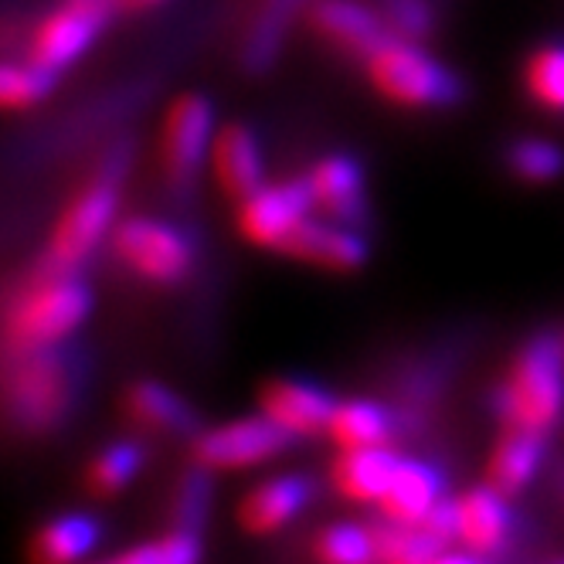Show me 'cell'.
Here are the masks:
<instances>
[{"mask_svg":"<svg viewBox=\"0 0 564 564\" xmlns=\"http://www.w3.org/2000/svg\"><path fill=\"white\" fill-rule=\"evenodd\" d=\"M127 412L153 432H167V435L197 432V415L191 412V405H184L171 388L153 384V381L133 384L127 391Z\"/></svg>","mask_w":564,"mask_h":564,"instance_id":"21","label":"cell"},{"mask_svg":"<svg viewBox=\"0 0 564 564\" xmlns=\"http://www.w3.org/2000/svg\"><path fill=\"white\" fill-rule=\"evenodd\" d=\"M551 564H564V557H557V561H551Z\"/></svg>","mask_w":564,"mask_h":564,"instance_id":"35","label":"cell"},{"mask_svg":"<svg viewBox=\"0 0 564 564\" xmlns=\"http://www.w3.org/2000/svg\"><path fill=\"white\" fill-rule=\"evenodd\" d=\"M93 293L75 272L42 269L8 306V354L55 347L89 316Z\"/></svg>","mask_w":564,"mask_h":564,"instance_id":"1","label":"cell"},{"mask_svg":"<svg viewBox=\"0 0 564 564\" xmlns=\"http://www.w3.org/2000/svg\"><path fill=\"white\" fill-rule=\"evenodd\" d=\"M78 365L72 354L42 347L8 354V415L24 432L52 429L75 401Z\"/></svg>","mask_w":564,"mask_h":564,"instance_id":"4","label":"cell"},{"mask_svg":"<svg viewBox=\"0 0 564 564\" xmlns=\"http://www.w3.org/2000/svg\"><path fill=\"white\" fill-rule=\"evenodd\" d=\"M384 4V21L391 24L394 34L401 37H425L435 24L429 0H381Z\"/></svg>","mask_w":564,"mask_h":564,"instance_id":"32","label":"cell"},{"mask_svg":"<svg viewBox=\"0 0 564 564\" xmlns=\"http://www.w3.org/2000/svg\"><path fill=\"white\" fill-rule=\"evenodd\" d=\"M262 412L293 435H313L330 429L337 412L334 398L306 381H272L262 391Z\"/></svg>","mask_w":564,"mask_h":564,"instance_id":"15","label":"cell"},{"mask_svg":"<svg viewBox=\"0 0 564 564\" xmlns=\"http://www.w3.org/2000/svg\"><path fill=\"white\" fill-rule=\"evenodd\" d=\"M112 252L127 269L156 282V286H174L194 265L187 235L160 218H130L116 225Z\"/></svg>","mask_w":564,"mask_h":564,"instance_id":"6","label":"cell"},{"mask_svg":"<svg viewBox=\"0 0 564 564\" xmlns=\"http://www.w3.org/2000/svg\"><path fill=\"white\" fill-rule=\"evenodd\" d=\"M510 171L528 181V184H547L554 177H561L564 171V150L554 140H541V137H528L517 140L507 153Z\"/></svg>","mask_w":564,"mask_h":564,"instance_id":"28","label":"cell"},{"mask_svg":"<svg viewBox=\"0 0 564 564\" xmlns=\"http://www.w3.org/2000/svg\"><path fill=\"white\" fill-rule=\"evenodd\" d=\"M513 534V513L497 487L469 490L459 500V541L473 554H497Z\"/></svg>","mask_w":564,"mask_h":564,"instance_id":"18","label":"cell"},{"mask_svg":"<svg viewBox=\"0 0 564 564\" xmlns=\"http://www.w3.org/2000/svg\"><path fill=\"white\" fill-rule=\"evenodd\" d=\"M296 435L265 419H238L228 425H218L194 442V459L205 469H241L265 463L279 453L290 449Z\"/></svg>","mask_w":564,"mask_h":564,"instance_id":"10","label":"cell"},{"mask_svg":"<svg viewBox=\"0 0 564 564\" xmlns=\"http://www.w3.org/2000/svg\"><path fill=\"white\" fill-rule=\"evenodd\" d=\"M215 106L205 96H181L160 130V167L171 187L184 191L194 184L205 160H212L215 147Z\"/></svg>","mask_w":564,"mask_h":564,"instance_id":"7","label":"cell"},{"mask_svg":"<svg viewBox=\"0 0 564 564\" xmlns=\"http://www.w3.org/2000/svg\"><path fill=\"white\" fill-rule=\"evenodd\" d=\"M310 24L319 37L357 58H368L391 34V24L360 0H316L310 8Z\"/></svg>","mask_w":564,"mask_h":564,"instance_id":"13","label":"cell"},{"mask_svg":"<svg viewBox=\"0 0 564 564\" xmlns=\"http://www.w3.org/2000/svg\"><path fill=\"white\" fill-rule=\"evenodd\" d=\"M429 564H479L476 557H466V554H438L435 561H429Z\"/></svg>","mask_w":564,"mask_h":564,"instance_id":"33","label":"cell"},{"mask_svg":"<svg viewBox=\"0 0 564 564\" xmlns=\"http://www.w3.org/2000/svg\"><path fill=\"white\" fill-rule=\"evenodd\" d=\"M160 0H119V8H127V11H147V8H156Z\"/></svg>","mask_w":564,"mask_h":564,"instance_id":"34","label":"cell"},{"mask_svg":"<svg viewBox=\"0 0 564 564\" xmlns=\"http://www.w3.org/2000/svg\"><path fill=\"white\" fill-rule=\"evenodd\" d=\"M112 8H119V0H62L55 11H48L34 24L28 58L52 72H62L78 55L89 52L102 24L112 18Z\"/></svg>","mask_w":564,"mask_h":564,"instance_id":"8","label":"cell"},{"mask_svg":"<svg viewBox=\"0 0 564 564\" xmlns=\"http://www.w3.org/2000/svg\"><path fill=\"white\" fill-rule=\"evenodd\" d=\"M300 4H303V0H262V11H259L256 24L249 31V42H246L249 68H265L275 58V52L282 45V37H286Z\"/></svg>","mask_w":564,"mask_h":564,"instance_id":"25","label":"cell"},{"mask_svg":"<svg viewBox=\"0 0 564 564\" xmlns=\"http://www.w3.org/2000/svg\"><path fill=\"white\" fill-rule=\"evenodd\" d=\"M306 184L313 194V208L344 221V225H365L368 221V187L365 171L347 153H327L306 171Z\"/></svg>","mask_w":564,"mask_h":564,"instance_id":"11","label":"cell"},{"mask_svg":"<svg viewBox=\"0 0 564 564\" xmlns=\"http://www.w3.org/2000/svg\"><path fill=\"white\" fill-rule=\"evenodd\" d=\"M523 89L541 109L564 112V45H544L528 58Z\"/></svg>","mask_w":564,"mask_h":564,"instance_id":"26","label":"cell"},{"mask_svg":"<svg viewBox=\"0 0 564 564\" xmlns=\"http://www.w3.org/2000/svg\"><path fill=\"white\" fill-rule=\"evenodd\" d=\"M208 503H212V479L205 473V466H194L184 482H181V490H177V507H174V517H177V528L181 531H197L200 523H205L208 517Z\"/></svg>","mask_w":564,"mask_h":564,"instance_id":"30","label":"cell"},{"mask_svg":"<svg viewBox=\"0 0 564 564\" xmlns=\"http://www.w3.org/2000/svg\"><path fill=\"white\" fill-rule=\"evenodd\" d=\"M143 466V446L140 442H116V446L102 449L93 466H89V490L93 494H116L119 487H127V482L140 473Z\"/></svg>","mask_w":564,"mask_h":564,"instance_id":"29","label":"cell"},{"mask_svg":"<svg viewBox=\"0 0 564 564\" xmlns=\"http://www.w3.org/2000/svg\"><path fill=\"white\" fill-rule=\"evenodd\" d=\"M365 68L371 86L405 109H446L466 96L463 78L446 62L429 55L415 37L394 31L365 58Z\"/></svg>","mask_w":564,"mask_h":564,"instance_id":"3","label":"cell"},{"mask_svg":"<svg viewBox=\"0 0 564 564\" xmlns=\"http://www.w3.org/2000/svg\"><path fill=\"white\" fill-rule=\"evenodd\" d=\"M313 194L306 177L275 181L238 200V231L259 249H282L286 238L310 218Z\"/></svg>","mask_w":564,"mask_h":564,"instance_id":"9","label":"cell"},{"mask_svg":"<svg viewBox=\"0 0 564 564\" xmlns=\"http://www.w3.org/2000/svg\"><path fill=\"white\" fill-rule=\"evenodd\" d=\"M494 412L523 432H547L564 412V344L554 334L534 337L494 391Z\"/></svg>","mask_w":564,"mask_h":564,"instance_id":"2","label":"cell"},{"mask_svg":"<svg viewBox=\"0 0 564 564\" xmlns=\"http://www.w3.org/2000/svg\"><path fill=\"white\" fill-rule=\"evenodd\" d=\"M327 432L340 449L384 446L394 435V415L375 401H347V405H337Z\"/></svg>","mask_w":564,"mask_h":564,"instance_id":"23","label":"cell"},{"mask_svg":"<svg viewBox=\"0 0 564 564\" xmlns=\"http://www.w3.org/2000/svg\"><path fill=\"white\" fill-rule=\"evenodd\" d=\"M442 494H446V476H442L432 463L401 459L388 494L378 500L381 517L391 523H422L435 510Z\"/></svg>","mask_w":564,"mask_h":564,"instance_id":"16","label":"cell"},{"mask_svg":"<svg viewBox=\"0 0 564 564\" xmlns=\"http://www.w3.org/2000/svg\"><path fill=\"white\" fill-rule=\"evenodd\" d=\"M55 75L52 68L37 65V62H4L0 68V102L8 109H28L34 102H42L55 89Z\"/></svg>","mask_w":564,"mask_h":564,"instance_id":"27","label":"cell"},{"mask_svg":"<svg viewBox=\"0 0 564 564\" xmlns=\"http://www.w3.org/2000/svg\"><path fill=\"white\" fill-rule=\"evenodd\" d=\"M279 252H286L300 262L330 269V272H354L368 262V241L360 238L354 225L334 218H306Z\"/></svg>","mask_w":564,"mask_h":564,"instance_id":"12","label":"cell"},{"mask_svg":"<svg viewBox=\"0 0 564 564\" xmlns=\"http://www.w3.org/2000/svg\"><path fill=\"white\" fill-rule=\"evenodd\" d=\"M212 174L218 187L238 200H246L249 194L265 187L269 181H265V156L259 137L241 123L218 130L212 147Z\"/></svg>","mask_w":564,"mask_h":564,"instance_id":"14","label":"cell"},{"mask_svg":"<svg viewBox=\"0 0 564 564\" xmlns=\"http://www.w3.org/2000/svg\"><path fill=\"white\" fill-rule=\"evenodd\" d=\"M313 497V479L306 476H275L262 487H256L238 510L241 528L252 534L279 531L282 523L293 520Z\"/></svg>","mask_w":564,"mask_h":564,"instance_id":"17","label":"cell"},{"mask_svg":"<svg viewBox=\"0 0 564 564\" xmlns=\"http://www.w3.org/2000/svg\"><path fill=\"white\" fill-rule=\"evenodd\" d=\"M99 538L102 528L96 517H83V513L58 517L34 538L31 557L34 564H72L78 557H86L99 544Z\"/></svg>","mask_w":564,"mask_h":564,"instance_id":"22","label":"cell"},{"mask_svg":"<svg viewBox=\"0 0 564 564\" xmlns=\"http://www.w3.org/2000/svg\"><path fill=\"white\" fill-rule=\"evenodd\" d=\"M123 167H127V160L112 156L109 167H102L83 187V194L62 212L42 269L75 272V269H83V262L102 246V238L109 235L116 208H119V181H123Z\"/></svg>","mask_w":564,"mask_h":564,"instance_id":"5","label":"cell"},{"mask_svg":"<svg viewBox=\"0 0 564 564\" xmlns=\"http://www.w3.org/2000/svg\"><path fill=\"white\" fill-rule=\"evenodd\" d=\"M313 554L319 564H378V538L375 528L360 523H337V528L319 531L313 541Z\"/></svg>","mask_w":564,"mask_h":564,"instance_id":"24","label":"cell"},{"mask_svg":"<svg viewBox=\"0 0 564 564\" xmlns=\"http://www.w3.org/2000/svg\"><path fill=\"white\" fill-rule=\"evenodd\" d=\"M200 561V544L191 531H177L156 544L133 547L119 557L116 564H197Z\"/></svg>","mask_w":564,"mask_h":564,"instance_id":"31","label":"cell"},{"mask_svg":"<svg viewBox=\"0 0 564 564\" xmlns=\"http://www.w3.org/2000/svg\"><path fill=\"white\" fill-rule=\"evenodd\" d=\"M401 459L384 446H365V449H344V456L334 463V487L347 500L371 503L381 500L391 487Z\"/></svg>","mask_w":564,"mask_h":564,"instance_id":"19","label":"cell"},{"mask_svg":"<svg viewBox=\"0 0 564 564\" xmlns=\"http://www.w3.org/2000/svg\"><path fill=\"white\" fill-rule=\"evenodd\" d=\"M544 432H523L510 429V435L500 442L490 456V487H497L503 497L523 490L534 479L541 459H544Z\"/></svg>","mask_w":564,"mask_h":564,"instance_id":"20","label":"cell"}]
</instances>
